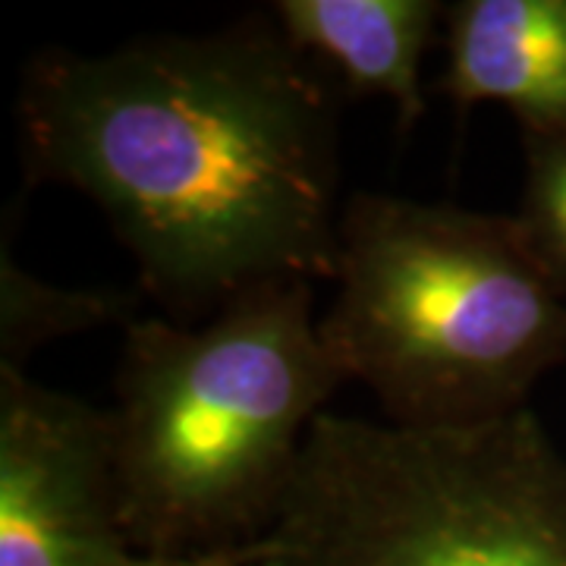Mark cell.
<instances>
[{
    "mask_svg": "<svg viewBox=\"0 0 566 566\" xmlns=\"http://www.w3.org/2000/svg\"><path fill=\"white\" fill-rule=\"evenodd\" d=\"M17 114L29 182L98 205L170 322L202 324L268 283L334 281L337 92L271 13L44 51Z\"/></svg>",
    "mask_w": 566,
    "mask_h": 566,
    "instance_id": "obj_1",
    "label": "cell"
},
{
    "mask_svg": "<svg viewBox=\"0 0 566 566\" xmlns=\"http://www.w3.org/2000/svg\"><path fill=\"white\" fill-rule=\"evenodd\" d=\"M308 281L249 290L202 324H126L104 409L120 526L145 557H240L281 516L308 428L346 385Z\"/></svg>",
    "mask_w": 566,
    "mask_h": 566,
    "instance_id": "obj_2",
    "label": "cell"
},
{
    "mask_svg": "<svg viewBox=\"0 0 566 566\" xmlns=\"http://www.w3.org/2000/svg\"><path fill=\"white\" fill-rule=\"evenodd\" d=\"M334 283L318 318L324 346L397 428L506 419L566 363V296L513 214L356 192L340 214Z\"/></svg>",
    "mask_w": 566,
    "mask_h": 566,
    "instance_id": "obj_3",
    "label": "cell"
},
{
    "mask_svg": "<svg viewBox=\"0 0 566 566\" xmlns=\"http://www.w3.org/2000/svg\"><path fill=\"white\" fill-rule=\"evenodd\" d=\"M243 566H566V457L528 406L460 431L322 412Z\"/></svg>",
    "mask_w": 566,
    "mask_h": 566,
    "instance_id": "obj_4",
    "label": "cell"
},
{
    "mask_svg": "<svg viewBox=\"0 0 566 566\" xmlns=\"http://www.w3.org/2000/svg\"><path fill=\"white\" fill-rule=\"evenodd\" d=\"M129 545L104 409L0 371V566H189Z\"/></svg>",
    "mask_w": 566,
    "mask_h": 566,
    "instance_id": "obj_5",
    "label": "cell"
},
{
    "mask_svg": "<svg viewBox=\"0 0 566 566\" xmlns=\"http://www.w3.org/2000/svg\"><path fill=\"white\" fill-rule=\"evenodd\" d=\"M444 92L460 114L504 104L520 136H566V0H457Z\"/></svg>",
    "mask_w": 566,
    "mask_h": 566,
    "instance_id": "obj_6",
    "label": "cell"
},
{
    "mask_svg": "<svg viewBox=\"0 0 566 566\" xmlns=\"http://www.w3.org/2000/svg\"><path fill=\"white\" fill-rule=\"evenodd\" d=\"M434 0H277L271 17L349 98H385L400 129L422 120V57L444 20Z\"/></svg>",
    "mask_w": 566,
    "mask_h": 566,
    "instance_id": "obj_7",
    "label": "cell"
},
{
    "mask_svg": "<svg viewBox=\"0 0 566 566\" xmlns=\"http://www.w3.org/2000/svg\"><path fill=\"white\" fill-rule=\"evenodd\" d=\"M136 300L114 290H63L29 274L0 245V371L25 375L29 356L51 340L95 331L111 322H133Z\"/></svg>",
    "mask_w": 566,
    "mask_h": 566,
    "instance_id": "obj_8",
    "label": "cell"
},
{
    "mask_svg": "<svg viewBox=\"0 0 566 566\" xmlns=\"http://www.w3.org/2000/svg\"><path fill=\"white\" fill-rule=\"evenodd\" d=\"M526 180L513 221L566 296V136H523Z\"/></svg>",
    "mask_w": 566,
    "mask_h": 566,
    "instance_id": "obj_9",
    "label": "cell"
},
{
    "mask_svg": "<svg viewBox=\"0 0 566 566\" xmlns=\"http://www.w3.org/2000/svg\"><path fill=\"white\" fill-rule=\"evenodd\" d=\"M189 566H243V554H240V557H208V560H192Z\"/></svg>",
    "mask_w": 566,
    "mask_h": 566,
    "instance_id": "obj_10",
    "label": "cell"
}]
</instances>
